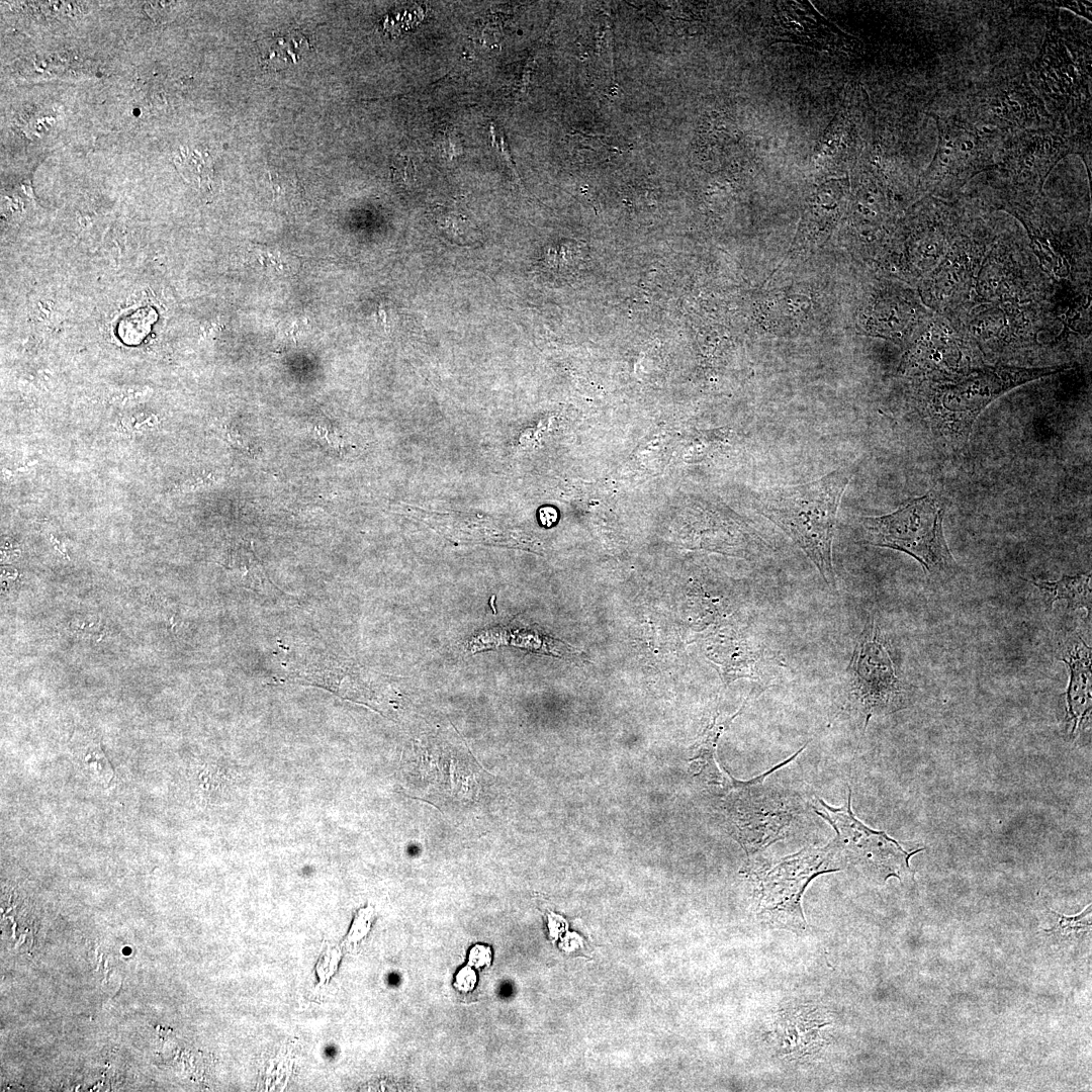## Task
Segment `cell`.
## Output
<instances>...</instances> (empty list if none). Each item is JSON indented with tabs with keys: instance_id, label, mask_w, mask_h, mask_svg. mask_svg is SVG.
<instances>
[{
	"instance_id": "1",
	"label": "cell",
	"mask_w": 1092,
	"mask_h": 1092,
	"mask_svg": "<svg viewBox=\"0 0 1092 1092\" xmlns=\"http://www.w3.org/2000/svg\"><path fill=\"white\" fill-rule=\"evenodd\" d=\"M1069 368L985 364L960 374L921 378L918 407L944 439L966 443L977 418L992 401L1017 386Z\"/></svg>"
},
{
	"instance_id": "2",
	"label": "cell",
	"mask_w": 1092,
	"mask_h": 1092,
	"mask_svg": "<svg viewBox=\"0 0 1092 1092\" xmlns=\"http://www.w3.org/2000/svg\"><path fill=\"white\" fill-rule=\"evenodd\" d=\"M843 470L807 483L760 491L758 512L782 529L836 590L832 542L841 496L848 484Z\"/></svg>"
},
{
	"instance_id": "3",
	"label": "cell",
	"mask_w": 1092,
	"mask_h": 1092,
	"mask_svg": "<svg viewBox=\"0 0 1092 1092\" xmlns=\"http://www.w3.org/2000/svg\"><path fill=\"white\" fill-rule=\"evenodd\" d=\"M944 513L943 502L929 492L890 514L862 518V538L870 545L910 555L925 573L949 574L958 568V563L944 537Z\"/></svg>"
},
{
	"instance_id": "4",
	"label": "cell",
	"mask_w": 1092,
	"mask_h": 1092,
	"mask_svg": "<svg viewBox=\"0 0 1092 1092\" xmlns=\"http://www.w3.org/2000/svg\"><path fill=\"white\" fill-rule=\"evenodd\" d=\"M846 674L849 695L863 718V731L872 717L908 707L909 689L896 672L888 641L873 615L858 635Z\"/></svg>"
},
{
	"instance_id": "5",
	"label": "cell",
	"mask_w": 1092,
	"mask_h": 1092,
	"mask_svg": "<svg viewBox=\"0 0 1092 1092\" xmlns=\"http://www.w3.org/2000/svg\"><path fill=\"white\" fill-rule=\"evenodd\" d=\"M838 855L832 840L823 847L808 846L760 871L758 913L767 923L791 930L806 927L801 900L809 883L819 875L837 872L832 866Z\"/></svg>"
},
{
	"instance_id": "6",
	"label": "cell",
	"mask_w": 1092,
	"mask_h": 1092,
	"mask_svg": "<svg viewBox=\"0 0 1092 1092\" xmlns=\"http://www.w3.org/2000/svg\"><path fill=\"white\" fill-rule=\"evenodd\" d=\"M807 745L749 781L733 780L737 796L732 809V822L748 855L785 839L795 826L802 812L801 804L787 795L765 790L762 783L767 776L797 758Z\"/></svg>"
},
{
	"instance_id": "7",
	"label": "cell",
	"mask_w": 1092,
	"mask_h": 1092,
	"mask_svg": "<svg viewBox=\"0 0 1092 1092\" xmlns=\"http://www.w3.org/2000/svg\"><path fill=\"white\" fill-rule=\"evenodd\" d=\"M821 809L815 812L835 830L833 839L838 855L843 854L851 863L884 882L890 877L900 880L912 877L909 859L923 848L908 851L886 832L874 830L858 820L851 809V790L847 802L839 808L817 799Z\"/></svg>"
},
{
	"instance_id": "8",
	"label": "cell",
	"mask_w": 1092,
	"mask_h": 1092,
	"mask_svg": "<svg viewBox=\"0 0 1092 1092\" xmlns=\"http://www.w3.org/2000/svg\"><path fill=\"white\" fill-rule=\"evenodd\" d=\"M921 329L902 363L903 371L921 379L950 376L985 365L980 349L944 316L933 312Z\"/></svg>"
},
{
	"instance_id": "9",
	"label": "cell",
	"mask_w": 1092,
	"mask_h": 1092,
	"mask_svg": "<svg viewBox=\"0 0 1092 1092\" xmlns=\"http://www.w3.org/2000/svg\"><path fill=\"white\" fill-rule=\"evenodd\" d=\"M711 658L726 682L745 677L762 679L770 668V656L763 644L736 634L718 636L710 644Z\"/></svg>"
},
{
	"instance_id": "10",
	"label": "cell",
	"mask_w": 1092,
	"mask_h": 1092,
	"mask_svg": "<svg viewBox=\"0 0 1092 1092\" xmlns=\"http://www.w3.org/2000/svg\"><path fill=\"white\" fill-rule=\"evenodd\" d=\"M828 1019L816 1007L800 1006L786 1010L777 1026L778 1044L784 1055L803 1059L817 1053L825 1039L823 1028Z\"/></svg>"
},
{
	"instance_id": "11",
	"label": "cell",
	"mask_w": 1092,
	"mask_h": 1092,
	"mask_svg": "<svg viewBox=\"0 0 1092 1092\" xmlns=\"http://www.w3.org/2000/svg\"><path fill=\"white\" fill-rule=\"evenodd\" d=\"M1069 667L1070 679L1065 693L1067 717L1074 735L1091 712V648L1080 638L1060 657Z\"/></svg>"
},
{
	"instance_id": "12",
	"label": "cell",
	"mask_w": 1092,
	"mask_h": 1092,
	"mask_svg": "<svg viewBox=\"0 0 1092 1092\" xmlns=\"http://www.w3.org/2000/svg\"><path fill=\"white\" fill-rule=\"evenodd\" d=\"M1040 592L1046 609L1051 610L1058 601H1066L1070 610L1084 609L1091 614V574H1064L1057 580L1039 578L1025 579Z\"/></svg>"
},
{
	"instance_id": "13",
	"label": "cell",
	"mask_w": 1092,
	"mask_h": 1092,
	"mask_svg": "<svg viewBox=\"0 0 1092 1092\" xmlns=\"http://www.w3.org/2000/svg\"><path fill=\"white\" fill-rule=\"evenodd\" d=\"M747 700L748 699L745 700L742 707L733 716L726 719H718L717 717L714 718L713 722L707 727L705 732L702 734L700 740L698 741L697 745L695 746L693 759L701 762L703 766H709L715 771H717L714 762V753L717 741L723 731L727 728V726L743 710L744 705L747 703Z\"/></svg>"
},
{
	"instance_id": "14",
	"label": "cell",
	"mask_w": 1092,
	"mask_h": 1092,
	"mask_svg": "<svg viewBox=\"0 0 1092 1092\" xmlns=\"http://www.w3.org/2000/svg\"><path fill=\"white\" fill-rule=\"evenodd\" d=\"M156 317L155 311L150 307L141 308L125 316L118 326L120 339L126 344L140 343L149 333Z\"/></svg>"
},
{
	"instance_id": "15",
	"label": "cell",
	"mask_w": 1092,
	"mask_h": 1092,
	"mask_svg": "<svg viewBox=\"0 0 1092 1092\" xmlns=\"http://www.w3.org/2000/svg\"><path fill=\"white\" fill-rule=\"evenodd\" d=\"M180 162L184 175L189 173L192 181H196L199 186L208 182L212 171L206 155L202 156L196 151L185 150L181 152Z\"/></svg>"
},
{
	"instance_id": "16",
	"label": "cell",
	"mask_w": 1092,
	"mask_h": 1092,
	"mask_svg": "<svg viewBox=\"0 0 1092 1092\" xmlns=\"http://www.w3.org/2000/svg\"><path fill=\"white\" fill-rule=\"evenodd\" d=\"M1052 912L1058 917V923L1053 929L1045 930L1046 932H1059L1062 933V935H1068L1072 932H1083L1090 927L1087 916L1091 912V905H1089L1084 912L1076 916H1065L1054 911Z\"/></svg>"
},
{
	"instance_id": "17",
	"label": "cell",
	"mask_w": 1092,
	"mask_h": 1092,
	"mask_svg": "<svg viewBox=\"0 0 1092 1092\" xmlns=\"http://www.w3.org/2000/svg\"><path fill=\"white\" fill-rule=\"evenodd\" d=\"M392 175L395 180H401L404 183L407 180H412L415 175V169L410 158L405 156L397 157L392 164Z\"/></svg>"
},
{
	"instance_id": "18",
	"label": "cell",
	"mask_w": 1092,
	"mask_h": 1092,
	"mask_svg": "<svg viewBox=\"0 0 1092 1092\" xmlns=\"http://www.w3.org/2000/svg\"><path fill=\"white\" fill-rule=\"evenodd\" d=\"M439 146L447 157H454L460 153V144L452 131H444L439 139Z\"/></svg>"
},
{
	"instance_id": "19",
	"label": "cell",
	"mask_w": 1092,
	"mask_h": 1092,
	"mask_svg": "<svg viewBox=\"0 0 1092 1092\" xmlns=\"http://www.w3.org/2000/svg\"><path fill=\"white\" fill-rule=\"evenodd\" d=\"M491 951L488 946L475 945L469 952V965L482 968L489 965Z\"/></svg>"
},
{
	"instance_id": "20",
	"label": "cell",
	"mask_w": 1092,
	"mask_h": 1092,
	"mask_svg": "<svg viewBox=\"0 0 1092 1092\" xmlns=\"http://www.w3.org/2000/svg\"><path fill=\"white\" fill-rule=\"evenodd\" d=\"M475 983L476 975L469 967L462 969L456 977V985L461 990H471Z\"/></svg>"
},
{
	"instance_id": "21",
	"label": "cell",
	"mask_w": 1092,
	"mask_h": 1092,
	"mask_svg": "<svg viewBox=\"0 0 1092 1092\" xmlns=\"http://www.w3.org/2000/svg\"><path fill=\"white\" fill-rule=\"evenodd\" d=\"M310 431L314 437L326 440L331 446H334L336 448L340 446V441L338 437L333 434L329 429H327V427L323 425H313L312 427H310Z\"/></svg>"
},
{
	"instance_id": "22",
	"label": "cell",
	"mask_w": 1092,
	"mask_h": 1092,
	"mask_svg": "<svg viewBox=\"0 0 1092 1092\" xmlns=\"http://www.w3.org/2000/svg\"><path fill=\"white\" fill-rule=\"evenodd\" d=\"M1063 7L1069 8L1082 16L1091 19V2L1074 1L1064 2Z\"/></svg>"
},
{
	"instance_id": "23",
	"label": "cell",
	"mask_w": 1092,
	"mask_h": 1092,
	"mask_svg": "<svg viewBox=\"0 0 1092 1092\" xmlns=\"http://www.w3.org/2000/svg\"><path fill=\"white\" fill-rule=\"evenodd\" d=\"M301 328H302V326H301V325L299 324V322H294V323H293V324H292V325H291V326L289 327V329H288V331H287V335H288V336H289V338H291V339H292V340H293L294 342H296V339H297V334H298V332H299V331L301 330Z\"/></svg>"
}]
</instances>
